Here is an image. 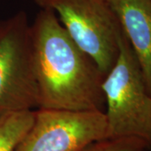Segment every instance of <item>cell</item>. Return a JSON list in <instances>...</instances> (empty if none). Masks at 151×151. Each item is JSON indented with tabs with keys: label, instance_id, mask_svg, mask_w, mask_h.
Masks as SVG:
<instances>
[{
	"label": "cell",
	"instance_id": "obj_6",
	"mask_svg": "<svg viewBox=\"0 0 151 151\" xmlns=\"http://www.w3.org/2000/svg\"><path fill=\"white\" fill-rule=\"evenodd\" d=\"M140 65L151 94V0H107Z\"/></svg>",
	"mask_w": 151,
	"mask_h": 151
},
{
	"label": "cell",
	"instance_id": "obj_1",
	"mask_svg": "<svg viewBox=\"0 0 151 151\" xmlns=\"http://www.w3.org/2000/svg\"><path fill=\"white\" fill-rule=\"evenodd\" d=\"M37 109L103 112L104 76L72 40L53 11L42 9L30 24Z\"/></svg>",
	"mask_w": 151,
	"mask_h": 151
},
{
	"label": "cell",
	"instance_id": "obj_9",
	"mask_svg": "<svg viewBox=\"0 0 151 151\" xmlns=\"http://www.w3.org/2000/svg\"><path fill=\"white\" fill-rule=\"evenodd\" d=\"M106 1H107V0H106Z\"/></svg>",
	"mask_w": 151,
	"mask_h": 151
},
{
	"label": "cell",
	"instance_id": "obj_7",
	"mask_svg": "<svg viewBox=\"0 0 151 151\" xmlns=\"http://www.w3.org/2000/svg\"><path fill=\"white\" fill-rule=\"evenodd\" d=\"M34 119L35 110L0 112V151H14Z\"/></svg>",
	"mask_w": 151,
	"mask_h": 151
},
{
	"label": "cell",
	"instance_id": "obj_4",
	"mask_svg": "<svg viewBox=\"0 0 151 151\" xmlns=\"http://www.w3.org/2000/svg\"><path fill=\"white\" fill-rule=\"evenodd\" d=\"M39 106L30 24L20 10L0 21V112Z\"/></svg>",
	"mask_w": 151,
	"mask_h": 151
},
{
	"label": "cell",
	"instance_id": "obj_2",
	"mask_svg": "<svg viewBox=\"0 0 151 151\" xmlns=\"http://www.w3.org/2000/svg\"><path fill=\"white\" fill-rule=\"evenodd\" d=\"M103 91L108 139L134 137L151 146V94L124 34L118 59L104 76Z\"/></svg>",
	"mask_w": 151,
	"mask_h": 151
},
{
	"label": "cell",
	"instance_id": "obj_8",
	"mask_svg": "<svg viewBox=\"0 0 151 151\" xmlns=\"http://www.w3.org/2000/svg\"><path fill=\"white\" fill-rule=\"evenodd\" d=\"M150 149V144L141 139L125 137L97 141L81 151H148Z\"/></svg>",
	"mask_w": 151,
	"mask_h": 151
},
{
	"label": "cell",
	"instance_id": "obj_3",
	"mask_svg": "<svg viewBox=\"0 0 151 151\" xmlns=\"http://www.w3.org/2000/svg\"><path fill=\"white\" fill-rule=\"evenodd\" d=\"M53 11L72 40L88 55L104 76L119 54L122 29L106 0H34Z\"/></svg>",
	"mask_w": 151,
	"mask_h": 151
},
{
	"label": "cell",
	"instance_id": "obj_5",
	"mask_svg": "<svg viewBox=\"0 0 151 151\" xmlns=\"http://www.w3.org/2000/svg\"><path fill=\"white\" fill-rule=\"evenodd\" d=\"M108 139L103 112L35 110V119L14 151H81Z\"/></svg>",
	"mask_w": 151,
	"mask_h": 151
}]
</instances>
